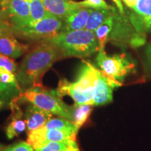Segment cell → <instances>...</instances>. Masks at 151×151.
Segmentation results:
<instances>
[{"mask_svg": "<svg viewBox=\"0 0 151 151\" xmlns=\"http://www.w3.org/2000/svg\"><path fill=\"white\" fill-rule=\"evenodd\" d=\"M61 58L62 52L54 43L48 39L41 41L26 55L16 73L20 92L42 86L43 75Z\"/></svg>", "mask_w": 151, "mask_h": 151, "instance_id": "1", "label": "cell"}, {"mask_svg": "<svg viewBox=\"0 0 151 151\" xmlns=\"http://www.w3.org/2000/svg\"><path fill=\"white\" fill-rule=\"evenodd\" d=\"M100 72L101 70L90 62L83 60L75 82L62 79L59 81L57 92L62 97L65 95L70 96L76 106L86 104L94 105V88Z\"/></svg>", "mask_w": 151, "mask_h": 151, "instance_id": "2", "label": "cell"}, {"mask_svg": "<svg viewBox=\"0 0 151 151\" xmlns=\"http://www.w3.org/2000/svg\"><path fill=\"white\" fill-rule=\"evenodd\" d=\"M48 40L60 49L62 58H86L99 51L95 34L86 29L60 32Z\"/></svg>", "mask_w": 151, "mask_h": 151, "instance_id": "3", "label": "cell"}, {"mask_svg": "<svg viewBox=\"0 0 151 151\" xmlns=\"http://www.w3.org/2000/svg\"><path fill=\"white\" fill-rule=\"evenodd\" d=\"M19 96L22 99L52 115L73 121L74 106L66 104L56 90L49 89L43 86L35 87L20 92Z\"/></svg>", "mask_w": 151, "mask_h": 151, "instance_id": "4", "label": "cell"}, {"mask_svg": "<svg viewBox=\"0 0 151 151\" xmlns=\"http://www.w3.org/2000/svg\"><path fill=\"white\" fill-rule=\"evenodd\" d=\"M96 62L113 88L122 86L125 77L135 70V63L125 53L108 55L104 50L98 51Z\"/></svg>", "mask_w": 151, "mask_h": 151, "instance_id": "5", "label": "cell"}, {"mask_svg": "<svg viewBox=\"0 0 151 151\" xmlns=\"http://www.w3.org/2000/svg\"><path fill=\"white\" fill-rule=\"evenodd\" d=\"M120 47L129 46L139 48L146 43V35L139 33L133 27L126 14L117 10L113 15V24L108 42Z\"/></svg>", "mask_w": 151, "mask_h": 151, "instance_id": "6", "label": "cell"}, {"mask_svg": "<svg viewBox=\"0 0 151 151\" xmlns=\"http://www.w3.org/2000/svg\"><path fill=\"white\" fill-rule=\"evenodd\" d=\"M62 26L63 20L50 14L35 24L16 30L14 34L27 40H46L59 34Z\"/></svg>", "mask_w": 151, "mask_h": 151, "instance_id": "7", "label": "cell"}, {"mask_svg": "<svg viewBox=\"0 0 151 151\" xmlns=\"http://www.w3.org/2000/svg\"><path fill=\"white\" fill-rule=\"evenodd\" d=\"M0 17L11 24L14 32L30 23L29 0H11L3 8H0Z\"/></svg>", "mask_w": 151, "mask_h": 151, "instance_id": "8", "label": "cell"}, {"mask_svg": "<svg viewBox=\"0 0 151 151\" xmlns=\"http://www.w3.org/2000/svg\"><path fill=\"white\" fill-rule=\"evenodd\" d=\"M77 133L58 129H46L44 127L30 132L28 134L27 142L34 149L41 145L50 141H76Z\"/></svg>", "mask_w": 151, "mask_h": 151, "instance_id": "9", "label": "cell"}, {"mask_svg": "<svg viewBox=\"0 0 151 151\" xmlns=\"http://www.w3.org/2000/svg\"><path fill=\"white\" fill-rule=\"evenodd\" d=\"M20 99V96H16L9 102L11 114L9 118V124L6 127V134L9 139H12L15 137H18L27 129L24 115L19 105Z\"/></svg>", "mask_w": 151, "mask_h": 151, "instance_id": "10", "label": "cell"}, {"mask_svg": "<svg viewBox=\"0 0 151 151\" xmlns=\"http://www.w3.org/2000/svg\"><path fill=\"white\" fill-rule=\"evenodd\" d=\"M29 45L17 40L13 31L5 32L0 35V53L11 58H18L25 53Z\"/></svg>", "mask_w": 151, "mask_h": 151, "instance_id": "11", "label": "cell"}, {"mask_svg": "<svg viewBox=\"0 0 151 151\" xmlns=\"http://www.w3.org/2000/svg\"><path fill=\"white\" fill-rule=\"evenodd\" d=\"M52 113L47 112L32 104L28 105L24 113L27 134L44 126L46 122L52 118Z\"/></svg>", "mask_w": 151, "mask_h": 151, "instance_id": "12", "label": "cell"}, {"mask_svg": "<svg viewBox=\"0 0 151 151\" xmlns=\"http://www.w3.org/2000/svg\"><path fill=\"white\" fill-rule=\"evenodd\" d=\"M92 11V9L81 7L71 11L63 20V26L60 32L86 29Z\"/></svg>", "mask_w": 151, "mask_h": 151, "instance_id": "13", "label": "cell"}, {"mask_svg": "<svg viewBox=\"0 0 151 151\" xmlns=\"http://www.w3.org/2000/svg\"><path fill=\"white\" fill-rule=\"evenodd\" d=\"M47 11L63 20L71 11L81 8L79 1L73 0H41Z\"/></svg>", "mask_w": 151, "mask_h": 151, "instance_id": "14", "label": "cell"}, {"mask_svg": "<svg viewBox=\"0 0 151 151\" xmlns=\"http://www.w3.org/2000/svg\"><path fill=\"white\" fill-rule=\"evenodd\" d=\"M113 88L102 71L99 73L94 92V105L101 106L113 101Z\"/></svg>", "mask_w": 151, "mask_h": 151, "instance_id": "15", "label": "cell"}, {"mask_svg": "<svg viewBox=\"0 0 151 151\" xmlns=\"http://www.w3.org/2000/svg\"><path fill=\"white\" fill-rule=\"evenodd\" d=\"M118 10L117 7L111 6L107 9L94 10L92 9L91 14H90L86 29L91 32H95V30L104 23L106 20L112 16Z\"/></svg>", "mask_w": 151, "mask_h": 151, "instance_id": "16", "label": "cell"}, {"mask_svg": "<svg viewBox=\"0 0 151 151\" xmlns=\"http://www.w3.org/2000/svg\"><path fill=\"white\" fill-rule=\"evenodd\" d=\"M122 2L135 14L141 18L151 17V0H122Z\"/></svg>", "mask_w": 151, "mask_h": 151, "instance_id": "17", "label": "cell"}, {"mask_svg": "<svg viewBox=\"0 0 151 151\" xmlns=\"http://www.w3.org/2000/svg\"><path fill=\"white\" fill-rule=\"evenodd\" d=\"M35 151H80L76 141H50L35 148Z\"/></svg>", "mask_w": 151, "mask_h": 151, "instance_id": "18", "label": "cell"}, {"mask_svg": "<svg viewBox=\"0 0 151 151\" xmlns=\"http://www.w3.org/2000/svg\"><path fill=\"white\" fill-rule=\"evenodd\" d=\"M73 122L77 129H79L87 121L93 110L94 105L86 104L81 105H74Z\"/></svg>", "mask_w": 151, "mask_h": 151, "instance_id": "19", "label": "cell"}, {"mask_svg": "<svg viewBox=\"0 0 151 151\" xmlns=\"http://www.w3.org/2000/svg\"><path fill=\"white\" fill-rule=\"evenodd\" d=\"M113 15L109 17L107 20H106L104 23L101 24L94 32L98 41V44H99V50H104L106 44L108 42L109 36L110 35L111 28H112Z\"/></svg>", "mask_w": 151, "mask_h": 151, "instance_id": "20", "label": "cell"}, {"mask_svg": "<svg viewBox=\"0 0 151 151\" xmlns=\"http://www.w3.org/2000/svg\"><path fill=\"white\" fill-rule=\"evenodd\" d=\"M125 13L133 27L138 32L143 35L151 34V17L148 19L141 18L130 10Z\"/></svg>", "mask_w": 151, "mask_h": 151, "instance_id": "21", "label": "cell"}, {"mask_svg": "<svg viewBox=\"0 0 151 151\" xmlns=\"http://www.w3.org/2000/svg\"><path fill=\"white\" fill-rule=\"evenodd\" d=\"M29 1L30 8L29 24H35L50 14L47 11L41 0H29Z\"/></svg>", "mask_w": 151, "mask_h": 151, "instance_id": "22", "label": "cell"}, {"mask_svg": "<svg viewBox=\"0 0 151 151\" xmlns=\"http://www.w3.org/2000/svg\"><path fill=\"white\" fill-rule=\"evenodd\" d=\"M43 127L46 128V129H58L67 130V131L75 132L76 133H78V131L72 121L62 118V117L61 118L50 119Z\"/></svg>", "mask_w": 151, "mask_h": 151, "instance_id": "23", "label": "cell"}, {"mask_svg": "<svg viewBox=\"0 0 151 151\" xmlns=\"http://www.w3.org/2000/svg\"><path fill=\"white\" fill-rule=\"evenodd\" d=\"M80 5L83 8L92 9L94 10H100V9H107L110 6L104 0H83L79 1Z\"/></svg>", "mask_w": 151, "mask_h": 151, "instance_id": "24", "label": "cell"}, {"mask_svg": "<svg viewBox=\"0 0 151 151\" xmlns=\"http://www.w3.org/2000/svg\"><path fill=\"white\" fill-rule=\"evenodd\" d=\"M0 82L5 84L16 85L20 89V87L17 82L16 73L3 69V68H0Z\"/></svg>", "mask_w": 151, "mask_h": 151, "instance_id": "25", "label": "cell"}, {"mask_svg": "<svg viewBox=\"0 0 151 151\" xmlns=\"http://www.w3.org/2000/svg\"><path fill=\"white\" fill-rule=\"evenodd\" d=\"M0 68H3L13 73H16L18 71V66L16 62L12 58L1 53H0Z\"/></svg>", "mask_w": 151, "mask_h": 151, "instance_id": "26", "label": "cell"}, {"mask_svg": "<svg viewBox=\"0 0 151 151\" xmlns=\"http://www.w3.org/2000/svg\"><path fill=\"white\" fill-rule=\"evenodd\" d=\"M35 149L27 142H19L7 147L5 151H34Z\"/></svg>", "mask_w": 151, "mask_h": 151, "instance_id": "27", "label": "cell"}, {"mask_svg": "<svg viewBox=\"0 0 151 151\" xmlns=\"http://www.w3.org/2000/svg\"><path fill=\"white\" fill-rule=\"evenodd\" d=\"M18 90L20 91L19 88L16 85H10L5 84L3 83L0 82V98H3V97H6L7 94H10L11 91Z\"/></svg>", "mask_w": 151, "mask_h": 151, "instance_id": "28", "label": "cell"}, {"mask_svg": "<svg viewBox=\"0 0 151 151\" xmlns=\"http://www.w3.org/2000/svg\"><path fill=\"white\" fill-rule=\"evenodd\" d=\"M8 31L14 32V30H13V28L11 26V24L6 20L1 18V17H0V35Z\"/></svg>", "mask_w": 151, "mask_h": 151, "instance_id": "29", "label": "cell"}, {"mask_svg": "<svg viewBox=\"0 0 151 151\" xmlns=\"http://www.w3.org/2000/svg\"><path fill=\"white\" fill-rule=\"evenodd\" d=\"M113 3L115 4L116 6L117 9H118V11L122 14H125V10H124L123 4H122V0H112Z\"/></svg>", "mask_w": 151, "mask_h": 151, "instance_id": "30", "label": "cell"}, {"mask_svg": "<svg viewBox=\"0 0 151 151\" xmlns=\"http://www.w3.org/2000/svg\"><path fill=\"white\" fill-rule=\"evenodd\" d=\"M146 54H147V56H148L149 61H150L151 64V43H149L148 46H147Z\"/></svg>", "mask_w": 151, "mask_h": 151, "instance_id": "31", "label": "cell"}, {"mask_svg": "<svg viewBox=\"0 0 151 151\" xmlns=\"http://www.w3.org/2000/svg\"><path fill=\"white\" fill-rule=\"evenodd\" d=\"M11 0H1V3H0V8H3V7H4Z\"/></svg>", "mask_w": 151, "mask_h": 151, "instance_id": "32", "label": "cell"}, {"mask_svg": "<svg viewBox=\"0 0 151 151\" xmlns=\"http://www.w3.org/2000/svg\"><path fill=\"white\" fill-rule=\"evenodd\" d=\"M6 103L5 100L3 99V98H0V109H1L4 107Z\"/></svg>", "mask_w": 151, "mask_h": 151, "instance_id": "33", "label": "cell"}, {"mask_svg": "<svg viewBox=\"0 0 151 151\" xmlns=\"http://www.w3.org/2000/svg\"><path fill=\"white\" fill-rule=\"evenodd\" d=\"M5 149L4 147L2 145L0 144V151H5Z\"/></svg>", "mask_w": 151, "mask_h": 151, "instance_id": "34", "label": "cell"}, {"mask_svg": "<svg viewBox=\"0 0 151 151\" xmlns=\"http://www.w3.org/2000/svg\"><path fill=\"white\" fill-rule=\"evenodd\" d=\"M1 0H0V3H1Z\"/></svg>", "mask_w": 151, "mask_h": 151, "instance_id": "35", "label": "cell"}]
</instances>
